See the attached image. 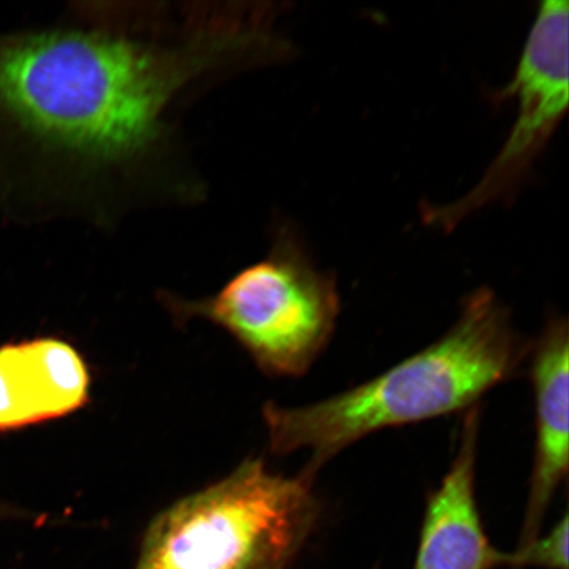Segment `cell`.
I'll list each match as a JSON object with an SVG mask.
<instances>
[{
	"label": "cell",
	"instance_id": "obj_1",
	"mask_svg": "<svg viewBox=\"0 0 569 569\" xmlns=\"http://www.w3.org/2000/svg\"><path fill=\"white\" fill-rule=\"evenodd\" d=\"M266 4H83L0 36V158L36 208L110 220L201 193L180 117L226 76L287 59Z\"/></svg>",
	"mask_w": 569,
	"mask_h": 569
},
{
	"label": "cell",
	"instance_id": "obj_2",
	"mask_svg": "<svg viewBox=\"0 0 569 569\" xmlns=\"http://www.w3.org/2000/svg\"><path fill=\"white\" fill-rule=\"evenodd\" d=\"M507 306L492 290L469 296L442 338L360 386L305 407L268 403L264 419L276 455L308 450L318 469L372 433L478 407L509 379L529 350Z\"/></svg>",
	"mask_w": 569,
	"mask_h": 569
},
{
	"label": "cell",
	"instance_id": "obj_3",
	"mask_svg": "<svg viewBox=\"0 0 569 569\" xmlns=\"http://www.w3.org/2000/svg\"><path fill=\"white\" fill-rule=\"evenodd\" d=\"M315 480L249 459L156 517L134 569H287L319 519Z\"/></svg>",
	"mask_w": 569,
	"mask_h": 569
},
{
	"label": "cell",
	"instance_id": "obj_4",
	"mask_svg": "<svg viewBox=\"0 0 569 569\" xmlns=\"http://www.w3.org/2000/svg\"><path fill=\"white\" fill-rule=\"evenodd\" d=\"M163 298L178 317L223 327L262 371L280 377L309 371L340 315L336 277L316 267L288 226L276 231L264 259L241 269L216 295L197 301Z\"/></svg>",
	"mask_w": 569,
	"mask_h": 569
},
{
	"label": "cell",
	"instance_id": "obj_5",
	"mask_svg": "<svg viewBox=\"0 0 569 569\" xmlns=\"http://www.w3.org/2000/svg\"><path fill=\"white\" fill-rule=\"evenodd\" d=\"M568 3L540 4L516 73L495 101L515 98L517 119L486 174L468 194L445 206L425 204L426 224L450 232L490 203L516 193L568 110Z\"/></svg>",
	"mask_w": 569,
	"mask_h": 569
},
{
	"label": "cell",
	"instance_id": "obj_6",
	"mask_svg": "<svg viewBox=\"0 0 569 569\" xmlns=\"http://www.w3.org/2000/svg\"><path fill=\"white\" fill-rule=\"evenodd\" d=\"M479 429L478 405L467 412L450 469L427 498L415 569L511 567V553L496 549L481 521L476 497Z\"/></svg>",
	"mask_w": 569,
	"mask_h": 569
},
{
	"label": "cell",
	"instance_id": "obj_7",
	"mask_svg": "<svg viewBox=\"0 0 569 569\" xmlns=\"http://www.w3.org/2000/svg\"><path fill=\"white\" fill-rule=\"evenodd\" d=\"M82 356L60 339L0 347V431L69 415L89 398Z\"/></svg>",
	"mask_w": 569,
	"mask_h": 569
},
{
	"label": "cell",
	"instance_id": "obj_8",
	"mask_svg": "<svg viewBox=\"0 0 569 569\" xmlns=\"http://www.w3.org/2000/svg\"><path fill=\"white\" fill-rule=\"evenodd\" d=\"M536 398V455L521 545L539 536L547 510L568 476L569 333L566 318H553L530 351Z\"/></svg>",
	"mask_w": 569,
	"mask_h": 569
},
{
	"label": "cell",
	"instance_id": "obj_9",
	"mask_svg": "<svg viewBox=\"0 0 569 569\" xmlns=\"http://www.w3.org/2000/svg\"><path fill=\"white\" fill-rule=\"evenodd\" d=\"M568 515L566 513L553 528L546 533L519 546L511 553V567L568 569Z\"/></svg>",
	"mask_w": 569,
	"mask_h": 569
},
{
	"label": "cell",
	"instance_id": "obj_10",
	"mask_svg": "<svg viewBox=\"0 0 569 569\" xmlns=\"http://www.w3.org/2000/svg\"><path fill=\"white\" fill-rule=\"evenodd\" d=\"M13 508L10 507L9 503L3 502L0 500V523H3L6 519H10L13 517Z\"/></svg>",
	"mask_w": 569,
	"mask_h": 569
}]
</instances>
